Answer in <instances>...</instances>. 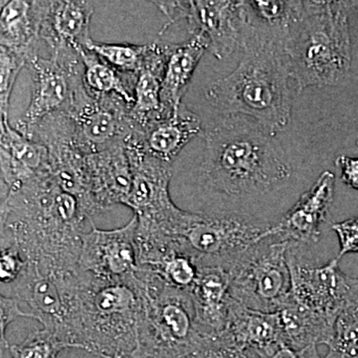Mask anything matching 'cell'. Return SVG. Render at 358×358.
I'll list each match as a JSON object with an SVG mask.
<instances>
[{
  "label": "cell",
  "mask_w": 358,
  "mask_h": 358,
  "mask_svg": "<svg viewBox=\"0 0 358 358\" xmlns=\"http://www.w3.org/2000/svg\"><path fill=\"white\" fill-rule=\"evenodd\" d=\"M285 345L294 350L329 345L334 336V322L301 307L289 296L280 308Z\"/></svg>",
  "instance_id": "obj_26"
},
{
  "label": "cell",
  "mask_w": 358,
  "mask_h": 358,
  "mask_svg": "<svg viewBox=\"0 0 358 358\" xmlns=\"http://www.w3.org/2000/svg\"><path fill=\"white\" fill-rule=\"evenodd\" d=\"M169 26L185 21L192 37L204 39L208 50L221 60L243 44V1H157Z\"/></svg>",
  "instance_id": "obj_12"
},
{
  "label": "cell",
  "mask_w": 358,
  "mask_h": 358,
  "mask_svg": "<svg viewBox=\"0 0 358 358\" xmlns=\"http://www.w3.org/2000/svg\"><path fill=\"white\" fill-rule=\"evenodd\" d=\"M141 299L140 345L157 358H185L210 338L200 333L189 292L174 288L150 268L136 273Z\"/></svg>",
  "instance_id": "obj_6"
},
{
  "label": "cell",
  "mask_w": 358,
  "mask_h": 358,
  "mask_svg": "<svg viewBox=\"0 0 358 358\" xmlns=\"http://www.w3.org/2000/svg\"><path fill=\"white\" fill-rule=\"evenodd\" d=\"M169 57V44L152 43V49L134 85V102L131 117L136 128L143 133L148 127L169 117L162 103V86Z\"/></svg>",
  "instance_id": "obj_22"
},
{
  "label": "cell",
  "mask_w": 358,
  "mask_h": 358,
  "mask_svg": "<svg viewBox=\"0 0 358 358\" xmlns=\"http://www.w3.org/2000/svg\"><path fill=\"white\" fill-rule=\"evenodd\" d=\"M30 317L31 315L28 312H23L20 308V303L13 296H0V334H1V345L8 350V341L6 339L7 327L14 322L17 317Z\"/></svg>",
  "instance_id": "obj_35"
},
{
  "label": "cell",
  "mask_w": 358,
  "mask_h": 358,
  "mask_svg": "<svg viewBox=\"0 0 358 358\" xmlns=\"http://www.w3.org/2000/svg\"><path fill=\"white\" fill-rule=\"evenodd\" d=\"M306 247L289 242V296L301 307L336 324L339 313L358 301V278L345 274L336 258L326 265H313L303 252Z\"/></svg>",
  "instance_id": "obj_10"
},
{
  "label": "cell",
  "mask_w": 358,
  "mask_h": 358,
  "mask_svg": "<svg viewBox=\"0 0 358 358\" xmlns=\"http://www.w3.org/2000/svg\"><path fill=\"white\" fill-rule=\"evenodd\" d=\"M241 48L239 64L209 86L207 98L221 115H246L275 136L292 113L284 42L247 25Z\"/></svg>",
  "instance_id": "obj_3"
},
{
  "label": "cell",
  "mask_w": 358,
  "mask_h": 358,
  "mask_svg": "<svg viewBox=\"0 0 358 358\" xmlns=\"http://www.w3.org/2000/svg\"><path fill=\"white\" fill-rule=\"evenodd\" d=\"M0 162L2 182L6 190L24 185L40 173L50 171L48 150L41 143L26 138L1 117Z\"/></svg>",
  "instance_id": "obj_20"
},
{
  "label": "cell",
  "mask_w": 358,
  "mask_h": 358,
  "mask_svg": "<svg viewBox=\"0 0 358 358\" xmlns=\"http://www.w3.org/2000/svg\"><path fill=\"white\" fill-rule=\"evenodd\" d=\"M331 228L338 238V261L346 254L358 253V217L334 223Z\"/></svg>",
  "instance_id": "obj_34"
},
{
  "label": "cell",
  "mask_w": 358,
  "mask_h": 358,
  "mask_svg": "<svg viewBox=\"0 0 358 358\" xmlns=\"http://www.w3.org/2000/svg\"><path fill=\"white\" fill-rule=\"evenodd\" d=\"M289 245L268 236L245 251L228 270L231 298L249 310L279 312L291 294Z\"/></svg>",
  "instance_id": "obj_8"
},
{
  "label": "cell",
  "mask_w": 358,
  "mask_h": 358,
  "mask_svg": "<svg viewBox=\"0 0 358 358\" xmlns=\"http://www.w3.org/2000/svg\"><path fill=\"white\" fill-rule=\"evenodd\" d=\"M0 211L1 243L15 246L26 262L57 273L80 270L85 222L91 219L50 171L6 190Z\"/></svg>",
  "instance_id": "obj_2"
},
{
  "label": "cell",
  "mask_w": 358,
  "mask_h": 358,
  "mask_svg": "<svg viewBox=\"0 0 358 358\" xmlns=\"http://www.w3.org/2000/svg\"><path fill=\"white\" fill-rule=\"evenodd\" d=\"M84 48L94 52L99 57L122 74L136 77L145 64L152 43L145 45L101 43L90 39Z\"/></svg>",
  "instance_id": "obj_28"
},
{
  "label": "cell",
  "mask_w": 358,
  "mask_h": 358,
  "mask_svg": "<svg viewBox=\"0 0 358 358\" xmlns=\"http://www.w3.org/2000/svg\"><path fill=\"white\" fill-rule=\"evenodd\" d=\"M324 358H358V301L339 313Z\"/></svg>",
  "instance_id": "obj_29"
},
{
  "label": "cell",
  "mask_w": 358,
  "mask_h": 358,
  "mask_svg": "<svg viewBox=\"0 0 358 358\" xmlns=\"http://www.w3.org/2000/svg\"><path fill=\"white\" fill-rule=\"evenodd\" d=\"M124 150L131 169V192L124 205L138 217V229L173 235L188 211L176 206L169 192L173 164L150 154L138 131L126 138Z\"/></svg>",
  "instance_id": "obj_7"
},
{
  "label": "cell",
  "mask_w": 358,
  "mask_h": 358,
  "mask_svg": "<svg viewBox=\"0 0 358 358\" xmlns=\"http://www.w3.org/2000/svg\"><path fill=\"white\" fill-rule=\"evenodd\" d=\"M268 358H322L317 352V346L312 345L303 350H294L286 345H282L281 348L275 350L274 355Z\"/></svg>",
  "instance_id": "obj_37"
},
{
  "label": "cell",
  "mask_w": 358,
  "mask_h": 358,
  "mask_svg": "<svg viewBox=\"0 0 358 358\" xmlns=\"http://www.w3.org/2000/svg\"><path fill=\"white\" fill-rule=\"evenodd\" d=\"M203 136L197 185L210 201L204 214L245 217L247 201L280 192L291 181L293 171L275 136L255 120L221 115Z\"/></svg>",
  "instance_id": "obj_1"
},
{
  "label": "cell",
  "mask_w": 358,
  "mask_h": 358,
  "mask_svg": "<svg viewBox=\"0 0 358 358\" xmlns=\"http://www.w3.org/2000/svg\"><path fill=\"white\" fill-rule=\"evenodd\" d=\"M136 215L121 228L113 230L92 229L82 236L79 268L107 281L128 279L140 270L136 246Z\"/></svg>",
  "instance_id": "obj_14"
},
{
  "label": "cell",
  "mask_w": 358,
  "mask_h": 358,
  "mask_svg": "<svg viewBox=\"0 0 358 358\" xmlns=\"http://www.w3.org/2000/svg\"><path fill=\"white\" fill-rule=\"evenodd\" d=\"M27 265L28 263L15 246L1 243V256H0L1 286L15 282Z\"/></svg>",
  "instance_id": "obj_33"
},
{
  "label": "cell",
  "mask_w": 358,
  "mask_h": 358,
  "mask_svg": "<svg viewBox=\"0 0 358 358\" xmlns=\"http://www.w3.org/2000/svg\"><path fill=\"white\" fill-rule=\"evenodd\" d=\"M28 66L33 80L31 101L15 129L30 138L45 117L68 110L77 87L84 82V66L74 48L51 52L47 58L35 54Z\"/></svg>",
  "instance_id": "obj_11"
},
{
  "label": "cell",
  "mask_w": 358,
  "mask_h": 358,
  "mask_svg": "<svg viewBox=\"0 0 358 358\" xmlns=\"http://www.w3.org/2000/svg\"><path fill=\"white\" fill-rule=\"evenodd\" d=\"M336 166L341 169L343 182L358 190V159L341 155L336 160Z\"/></svg>",
  "instance_id": "obj_36"
},
{
  "label": "cell",
  "mask_w": 358,
  "mask_h": 358,
  "mask_svg": "<svg viewBox=\"0 0 358 358\" xmlns=\"http://www.w3.org/2000/svg\"><path fill=\"white\" fill-rule=\"evenodd\" d=\"M87 167L92 194L101 211L115 204H126L131 187V169L124 143L91 152Z\"/></svg>",
  "instance_id": "obj_18"
},
{
  "label": "cell",
  "mask_w": 358,
  "mask_h": 358,
  "mask_svg": "<svg viewBox=\"0 0 358 358\" xmlns=\"http://www.w3.org/2000/svg\"><path fill=\"white\" fill-rule=\"evenodd\" d=\"M271 227L243 216L190 211L176 237L199 265L228 271L250 247L268 237Z\"/></svg>",
  "instance_id": "obj_9"
},
{
  "label": "cell",
  "mask_w": 358,
  "mask_h": 358,
  "mask_svg": "<svg viewBox=\"0 0 358 358\" xmlns=\"http://www.w3.org/2000/svg\"><path fill=\"white\" fill-rule=\"evenodd\" d=\"M201 134L203 129L199 115L183 103L178 110L155 122L143 133L148 152L171 164L190 141Z\"/></svg>",
  "instance_id": "obj_25"
},
{
  "label": "cell",
  "mask_w": 358,
  "mask_h": 358,
  "mask_svg": "<svg viewBox=\"0 0 358 358\" xmlns=\"http://www.w3.org/2000/svg\"><path fill=\"white\" fill-rule=\"evenodd\" d=\"M336 176L324 171L310 189L303 193L282 217L268 230V236L294 243H317L322 237V226L333 204Z\"/></svg>",
  "instance_id": "obj_16"
},
{
  "label": "cell",
  "mask_w": 358,
  "mask_h": 358,
  "mask_svg": "<svg viewBox=\"0 0 358 358\" xmlns=\"http://www.w3.org/2000/svg\"><path fill=\"white\" fill-rule=\"evenodd\" d=\"M95 2L45 1L40 40L51 52L85 47L90 38V23Z\"/></svg>",
  "instance_id": "obj_21"
},
{
  "label": "cell",
  "mask_w": 358,
  "mask_h": 358,
  "mask_svg": "<svg viewBox=\"0 0 358 358\" xmlns=\"http://www.w3.org/2000/svg\"><path fill=\"white\" fill-rule=\"evenodd\" d=\"M185 358H263L255 352L244 350L229 341L226 336L210 338L189 357Z\"/></svg>",
  "instance_id": "obj_32"
},
{
  "label": "cell",
  "mask_w": 358,
  "mask_h": 358,
  "mask_svg": "<svg viewBox=\"0 0 358 358\" xmlns=\"http://www.w3.org/2000/svg\"><path fill=\"white\" fill-rule=\"evenodd\" d=\"M64 350L67 348L60 338L43 327L30 334L20 345L8 348L10 358H57Z\"/></svg>",
  "instance_id": "obj_30"
},
{
  "label": "cell",
  "mask_w": 358,
  "mask_h": 358,
  "mask_svg": "<svg viewBox=\"0 0 358 358\" xmlns=\"http://www.w3.org/2000/svg\"><path fill=\"white\" fill-rule=\"evenodd\" d=\"M45 1L13 0L2 2L0 47L27 56L38 53Z\"/></svg>",
  "instance_id": "obj_23"
},
{
  "label": "cell",
  "mask_w": 358,
  "mask_h": 358,
  "mask_svg": "<svg viewBox=\"0 0 358 358\" xmlns=\"http://www.w3.org/2000/svg\"><path fill=\"white\" fill-rule=\"evenodd\" d=\"M348 2L296 1L285 54L299 91L334 86L350 72Z\"/></svg>",
  "instance_id": "obj_5"
},
{
  "label": "cell",
  "mask_w": 358,
  "mask_h": 358,
  "mask_svg": "<svg viewBox=\"0 0 358 358\" xmlns=\"http://www.w3.org/2000/svg\"><path fill=\"white\" fill-rule=\"evenodd\" d=\"M222 336L238 348L255 352L263 358L270 357L285 345L279 313L249 310L233 299Z\"/></svg>",
  "instance_id": "obj_17"
},
{
  "label": "cell",
  "mask_w": 358,
  "mask_h": 358,
  "mask_svg": "<svg viewBox=\"0 0 358 358\" xmlns=\"http://www.w3.org/2000/svg\"><path fill=\"white\" fill-rule=\"evenodd\" d=\"M71 273L74 272L57 273L28 263L18 279L10 284L13 294L8 296L25 303L31 319L53 331L64 345L70 313L68 275Z\"/></svg>",
  "instance_id": "obj_15"
},
{
  "label": "cell",
  "mask_w": 358,
  "mask_h": 358,
  "mask_svg": "<svg viewBox=\"0 0 358 358\" xmlns=\"http://www.w3.org/2000/svg\"><path fill=\"white\" fill-rule=\"evenodd\" d=\"M136 273L122 281H107L81 270L73 275L68 348L103 358H126L138 348L141 299Z\"/></svg>",
  "instance_id": "obj_4"
},
{
  "label": "cell",
  "mask_w": 358,
  "mask_h": 358,
  "mask_svg": "<svg viewBox=\"0 0 358 358\" xmlns=\"http://www.w3.org/2000/svg\"><path fill=\"white\" fill-rule=\"evenodd\" d=\"M0 112L1 117H8L9 102L13 89L20 71L27 66L24 54L0 47Z\"/></svg>",
  "instance_id": "obj_31"
},
{
  "label": "cell",
  "mask_w": 358,
  "mask_h": 358,
  "mask_svg": "<svg viewBox=\"0 0 358 358\" xmlns=\"http://www.w3.org/2000/svg\"><path fill=\"white\" fill-rule=\"evenodd\" d=\"M207 50L208 46L205 40L197 36L185 43L169 44L162 86V103L167 115L173 114L182 105L188 85Z\"/></svg>",
  "instance_id": "obj_24"
},
{
  "label": "cell",
  "mask_w": 358,
  "mask_h": 358,
  "mask_svg": "<svg viewBox=\"0 0 358 358\" xmlns=\"http://www.w3.org/2000/svg\"><path fill=\"white\" fill-rule=\"evenodd\" d=\"M75 49L83 63L84 84L90 93L96 95H115L131 107L134 102L136 77L122 74L94 52L84 47L78 46Z\"/></svg>",
  "instance_id": "obj_27"
},
{
  "label": "cell",
  "mask_w": 358,
  "mask_h": 358,
  "mask_svg": "<svg viewBox=\"0 0 358 358\" xmlns=\"http://www.w3.org/2000/svg\"><path fill=\"white\" fill-rule=\"evenodd\" d=\"M65 113L74 124L78 145L89 154L124 143L138 129L131 117V106L115 95L90 93L84 82L77 87Z\"/></svg>",
  "instance_id": "obj_13"
},
{
  "label": "cell",
  "mask_w": 358,
  "mask_h": 358,
  "mask_svg": "<svg viewBox=\"0 0 358 358\" xmlns=\"http://www.w3.org/2000/svg\"><path fill=\"white\" fill-rule=\"evenodd\" d=\"M126 358H157L155 357L152 353L148 352L145 348H143V346L138 345V348L134 350V352H131L129 357Z\"/></svg>",
  "instance_id": "obj_38"
},
{
  "label": "cell",
  "mask_w": 358,
  "mask_h": 358,
  "mask_svg": "<svg viewBox=\"0 0 358 358\" xmlns=\"http://www.w3.org/2000/svg\"><path fill=\"white\" fill-rule=\"evenodd\" d=\"M189 293L200 333L205 338L221 336L227 324L232 299L228 271L219 266L199 265V277Z\"/></svg>",
  "instance_id": "obj_19"
},
{
  "label": "cell",
  "mask_w": 358,
  "mask_h": 358,
  "mask_svg": "<svg viewBox=\"0 0 358 358\" xmlns=\"http://www.w3.org/2000/svg\"><path fill=\"white\" fill-rule=\"evenodd\" d=\"M357 148H358V143H357Z\"/></svg>",
  "instance_id": "obj_39"
}]
</instances>
